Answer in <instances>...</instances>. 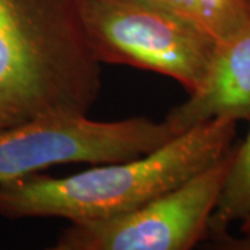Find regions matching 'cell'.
I'll return each instance as SVG.
<instances>
[{
  "label": "cell",
  "instance_id": "10",
  "mask_svg": "<svg viewBox=\"0 0 250 250\" xmlns=\"http://www.w3.org/2000/svg\"><path fill=\"white\" fill-rule=\"evenodd\" d=\"M135 1H142V3H146V4H153V6L163 7V0H135Z\"/></svg>",
  "mask_w": 250,
  "mask_h": 250
},
{
  "label": "cell",
  "instance_id": "5",
  "mask_svg": "<svg viewBox=\"0 0 250 250\" xmlns=\"http://www.w3.org/2000/svg\"><path fill=\"white\" fill-rule=\"evenodd\" d=\"M233 147L182 185L126 214L71 224L53 250H189L207 236Z\"/></svg>",
  "mask_w": 250,
  "mask_h": 250
},
{
  "label": "cell",
  "instance_id": "2",
  "mask_svg": "<svg viewBox=\"0 0 250 250\" xmlns=\"http://www.w3.org/2000/svg\"><path fill=\"white\" fill-rule=\"evenodd\" d=\"M100 64L77 0H0V131L45 114H88Z\"/></svg>",
  "mask_w": 250,
  "mask_h": 250
},
{
  "label": "cell",
  "instance_id": "1",
  "mask_svg": "<svg viewBox=\"0 0 250 250\" xmlns=\"http://www.w3.org/2000/svg\"><path fill=\"white\" fill-rule=\"evenodd\" d=\"M235 135L236 121L217 118L136 159L96 164L62 178L35 172L3 181L0 215L85 224L126 214L213 166L232 149Z\"/></svg>",
  "mask_w": 250,
  "mask_h": 250
},
{
  "label": "cell",
  "instance_id": "8",
  "mask_svg": "<svg viewBox=\"0 0 250 250\" xmlns=\"http://www.w3.org/2000/svg\"><path fill=\"white\" fill-rule=\"evenodd\" d=\"M163 7L218 43L250 25V0H163Z\"/></svg>",
  "mask_w": 250,
  "mask_h": 250
},
{
  "label": "cell",
  "instance_id": "4",
  "mask_svg": "<svg viewBox=\"0 0 250 250\" xmlns=\"http://www.w3.org/2000/svg\"><path fill=\"white\" fill-rule=\"evenodd\" d=\"M177 134L147 117L98 121L88 114L54 113L0 131V182L62 164H106L145 156Z\"/></svg>",
  "mask_w": 250,
  "mask_h": 250
},
{
  "label": "cell",
  "instance_id": "3",
  "mask_svg": "<svg viewBox=\"0 0 250 250\" xmlns=\"http://www.w3.org/2000/svg\"><path fill=\"white\" fill-rule=\"evenodd\" d=\"M100 62L124 64L175 80L188 93L202 83L218 42L164 7L135 0H77Z\"/></svg>",
  "mask_w": 250,
  "mask_h": 250
},
{
  "label": "cell",
  "instance_id": "6",
  "mask_svg": "<svg viewBox=\"0 0 250 250\" xmlns=\"http://www.w3.org/2000/svg\"><path fill=\"white\" fill-rule=\"evenodd\" d=\"M217 118L250 121V25L218 43L202 83L166 121L179 135Z\"/></svg>",
  "mask_w": 250,
  "mask_h": 250
},
{
  "label": "cell",
  "instance_id": "9",
  "mask_svg": "<svg viewBox=\"0 0 250 250\" xmlns=\"http://www.w3.org/2000/svg\"><path fill=\"white\" fill-rule=\"evenodd\" d=\"M241 232L243 235V241L238 242V243H245L249 245L250 248V215L248 218H245L241 224Z\"/></svg>",
  "mask_w": 250,
  "mask_h": 250
},
{
  "label": "cell",
  "instance_id": "7",
  "mask_svg": "<svg viewBox=\"0 0 250 250\" xmlns=\"http://www.w3.org/2000/svg\"><path fill=\"white\" fill-rule=\"evenodd\" d=\"M250 215V129L239 147L233 149L221 195L211 214L207 236L231 243L228 228Z\"/></svg>",
  "mask_w": 250,
  "mask_h": 250
}]
</instances>
